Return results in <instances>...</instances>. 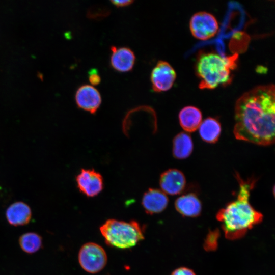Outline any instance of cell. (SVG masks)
Returning a JSON list of instances; mask_svg holds the SVG:
<instances>
[{
    "label": "cell",
    "mask_w": 275,
    "mask_h": 275,
    "mask_svg": "<svg viewBox=\"0 0 275 275\" xmlns=\"http://www.w3.org/2000/svg\"><path fill=\"white\" fill-rule=\"evenodd\" d=\"M274 85L255 87L236 102L234 136L259 145H271L274 142Z\"/></svg>",
    "instance_id": "6da1fadb"
},
{
    "label": "cell",
    "mask_w": 275,
    "mask_h": 275,
    "mask_svg": "<svg viewBox=\"0 0 275 275\" xmlns=\"http://www.w3.org/2000/svg\"><path fill=\"white\" fill-rule=\"evenodd\" d=\"M239 189L236 199L220 209L216 217L221 222L226 238L236 240L243 237L249 230L260 223L263 215L249 202L250 191L254 186V179L244 181L236 174Z\"/></svg>",
    "instance_id": "7a4b0ae2"
},
{
    "label": "cell",
    "mask_w": 275,
    "mask_h": 275,
    "mask_svg": "<svg viewBox=\"0 0 275 275\" xmlns=\"http://www.w3.org/2000/svg\"><path fill=\"white\" fill-rule=\"evenodd\" d=\"M234 61L214 52L203 53L198 58L196 69L201 78V89H212L231 81V70Z\"/></svg>",
    "instance_id": "3957f363"
},
{
    "label": "cell",
    "mask_w": 275,
    "mask_h": 275,
    "mask_svg": "<svg viewBox=\"0 0 275 275\" xmlns=\"http://www.w3.org/2000/svg\"><path fill=\"white\" fill-rule=\"evenodd\" d=\"M100 231L107 245L119 249H129L144 239L143 228L135 221L107 220Z\"/></svg>",
    "instance_id": "277c9868"
},
{
    "label": "cell",
    "mask_w": 275,
    "mask_h": 275,
    "mask_svg": "<svg viewBox=\"0 0 275 275\" xmlns=\"http://www.w3.org/2000/svg\"><path fill=\"white\" fill-rule=\"evenodd\" d=\"M81 268L90 273L102 270L107 263V255L104 249L94 242H88L80 248L78 256Z\"/></svg>",
    "instance_id": "5b68a950"
},
{
    "label": "cell",
    "mask_w": 275,
    "mask_h": 275,
    "mask_svg": "<svg viewBox=\"0 0 275 275\" xmlns=\"http://www.w3.org/2000/svg\"><path fill=\"white\" fill-rule=\"evenodd\" d=\"M189 28L193 35L200 40H206L214 36L218 30L215 17L206 11L195 13L191 16Z\"/></svg>",
    "instance_id": "8992f818"
},
{
    "label": "cell",
    "mask_w": 275,
    "mask_h": 275,
    "mask_svg": "<svg viewBox=\"0 0 275 275\" xmlns=\"http://www.w3.org/2000/svg\"><path fill=\"white\" fill-rule=\"evenodd\" d=\"M176 77V72L170 63L165 61H159L150 75L153 90L156 92L168 91L173 85Z\"/></svg>",
    "instance_id": "52a82bcc"
},
{
    "label": "cell",
    "mask_w": 275,
    "mask_h": 275,
    "mask_svg": "<svg viewBox=\"0 0 275 275\" xmlns=\"http://www.w3.org/2000/svg\"><path fill=\"white\" fill-rule=\"evenodd\" d=\"M76 182L79 191L88 197L98 195L103 188L102 176L94 169H81Z\"/></svg>",
    "instance_id": "ba28073f"
},
{
    "label": "cell",
    "mask_w": 275,
    "mask_h": 275,
    "mask_svg": "<svg viewBox=\"0 0 275 275\" xmlns=\"http://www.w3.org/2000/svg\"><path fill=\"white\" fill-rule=\"evenodd\" d=\"M75 99L80 109L95 114L101 103V96L98 90L90 85H83L76 90Z\"/></svg>",
    "instance_id": "9c48e42d"
},
{
    "label": "cell",
    "mask_w": 275,
    "mask_h": 275,
    "mask_svg": "<svg viewBox=\"0 0 275 275\" xmlns=\"http://www.w3.org/2000/svg\"><path fill=\"white\" fill-rule=\"evenodd\" d=\"M159 185L161 190L166 195H176L184 190L186 185V179L180 170L170 169L160 175Z\"/></svg>",
    "instance_id": "30bf717a"
},
{
    "label": "cell",
    "mask_w": 275,
    "mask_h": 275,
    "mask_svg": "<svg viewBox=\"0 0 275 275\" xmlns=\"http://www.w3.org/2000/svg\"><path fill=\"white\" fill-rule=\"evenodd\" d=\"M111 50L110 63L113 69L121 72H128L132 69L135 62V56L130 48L112 46Z\"/></svg>",
    "instance_id": "8fae6325"
},
{
    "label": "cell",
    "mask_w": 275,
    "mask_h": 275,
    "mask_svg": "<svg viewBox=\"0 0 275 275\" xmlns=\"http://www.w3.org/2000/svg\"><path fill=\"white\" fill-rule=\"evenodd\" d=\"M169 199L161 190L149 188L143 195L142 205L145 212L154 214L162 212L167 207Z\"/></svg>",
    "instance_id": "7c38bea8"
},
{
    "label": "cell",
    "mask_w": 275,
    "mask_h": 275,
    "mask_svg": "<svg viewBox=\"0 0 275 275\" xmlns=\"http://www.w3.org/2000/svg\"><path fill=\"white\" fill-rule=\"evenodd\" d=\"M175 207L182 216L195 217L201 214L202 203L195 194L189 193L179 197L175 202Z\"/></svg>",
    "instance_id": "4fadbf2b"
},
{
    "label": "cell",
    "mask_w": 275,
    "mask_h": 275,
    "mask_svg": "<svg viewBox=\"0 0 275 275\" xmlns=\"http://www.w3.org/2000/svg\"><path fill=\"white\" fill-rule=\"evenodd\" d=\"M8 222L14 226L28 224L32 217L30 206L23 202H16L8 207L6 212Z\"/></svg>",
    "instance_id": "5bb4252c"
},
{
    "label": "cell",
    "mask_w": 275,
    "mask_h": 275,
    "mask_svg": "<svg viewBox=\"0 0 275 275\" xmlns=\"http://www.w3.org/2000/svg\"><path fill=\"white\" fill-rule=\"evenodd\" d=\"M201 111L194 106L183 107L179 113V120L181 127L187 132L198 129L202 122Z\"/></svg>",
    "instance_id": "9a60e30c"
},
{
    "label": "cell",
    "mask_w": 275,
    "mask_h": 275,
    "mask_svg": "<svg viewBox=\"0 0 275 275\" xmlns=\"http://www.w3.org/2000/svg\"><path fill=\"white\" fill-rule=\"evenodd\" d=\"M193 150V143L190 136L186 132H180L174 138L173 154L177 159L188 157Z\"/></svg>",
    "instance_id": "2e32d148"
},
{
    "label": "cell",
    "mask_w": 275,
    "mask_h": 275,
    "mask_svg": "<svg viewBox=\"0 0 275 275\" xmlns=\"http://www.w3.org/2000/svg\"><path fill=\"white\" fill-rule=\"evenodd\" d=\"M200 135L205 142L214 143L217 141L221 132V126L215 119L209 117L202 121L199 128Z\"/></svg>",
    "instance_id": "e0dca14e"
},
{
    "label": "cell",
    "mask_w": 275,
    "mask_h": 275,
    "mask_svg": "<svg viewBox=\"0 0 275 275\" xmlns=\"http://www.w3.org/2000/svg\"><path fill=\"white\" fill-rule=\"evenodd\" d=\"M19 244L23 251L28 254H33L41 248L42 239L41 236L36 233L28 232L19 237Z\"/></svg>",
    "instance_id": "ac0fdd59"
},
{
    "label": "cell",
    "mask_w": 275,
    "mask_h": 275,
    "mask_svg": "<svg viewBox=\"0 0 275 275\" xmlns=\"http://www.w3.org/2000/svg\"><path fill=\"white\" fill-rule=\"evenodd\" d=\"M220 232L215 229L210 230L207 234L203 243V248L207 252H213L218 248Z\"/></svg>",
    "instance_id": "d6986e66"
},
{
    "label": "cell",
    "mask_w": 275,
    "mask_h": 275,
    "mask_svg": "<svg viewBox=\"0 0 275 275\" xmlns=\"http://www.w3.org/2000/svg\"><path fill=\"white\" fill-rule=\"evenodd\" d=\"M109 13L107 8L95 6L89 9L87 16L92 19H101L107 16Z\"/></svg>",
    "instance_id": "ffe728a7"
},
{
    "label": "cell",
    "mask_w": 275,
    "mask_h": 275,
    "mask_svg": "<svg viewBox=\"0 0 275 275\" xmlns=\"http://www.w3.org/2000/svg\"><path fill=\"white\" fill-rule=\"evenodd\" d=\"M88 78L92 86L98 85L101 81V77L95 69H92L89 71Z\"/></svg>",
    "instance_id": "44dd1931"
},
{
    "label": "cell",
    "mask_w": 275,
    "mask_h": 275,
    "mask_svg": "<svg viewBox=\"0 0 275 275\" xmlns=\"http://www.w3.org/2000/svg\"><path fill=\"white\" fill-rule=\"evenodd\" d=\"M171 275H196L194 271L187 267H181L175 269Z\"/></svg>",
    "instance_id": "7402d4cb"
},
{
    "label": "cell",
    "mask_w": 275,
    "mask_h": 275,
    "mask_svg": "<svg viewBox=\"0 0 275 275\" xmlns=\"http://www.w3.org/2000/svg\"><path fill=\"white\" fill-rule=\"evenodd\" d=\"M134 1L124 0V1H111V2L117 7H125L131 5Z\"/></svg>",
    "instance_id": "603a6c76"
}]
</instances>
